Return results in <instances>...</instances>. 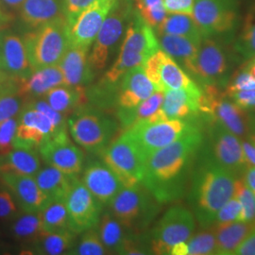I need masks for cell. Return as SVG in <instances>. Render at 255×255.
<instances>
[{"mask_svg":"<svg viewBox=\"0 0 255 255\" xmlns=\"http://www.w3.org/2000/svg\"><path fill=\"white\" fill-rule=\"evenodd\" d=\"M203 142L199 128L146 158L141 183L161 204L185 195Z\"/></svg>","mask_w":255,"mask_h":255,"instance_id":"6da1fadb","label":"cell"},{"mask_svg":"<svg viewBox=\"0 0 255 255\" xmlns=\"http://www.w3.org/2000/svg\"><path fill=\"white\" fill-rule=\"evenodd\" d=\"M237 177L212 157L203 145L189 184V202L201 228H211L219 210L234 197Z\"/></svg>","mask_w":255,"mask_h":255,"instance_id":"7a4b0ae2","label":"cell"},{"mask_svg":"<svg viewBox=\"0 0 255 255\" xmlns=\"http://www.w3.org/2000/svg\"><path fill=\"white\" fill-rule=\"evenodd\" d=\"M67 127L79 146L93 154H101L117 135L119 121L109 113L86 103L70 115Z\"/></svg>","mask_w":255,"mask_h":255,"instance_id":"3957f363","label":"cell"},{"mask_svg":"<svg viewBox=\"0 0 255 255\" xmlns=\"http://www.w3.org/2000/svg\"><path fill=\"white\" fill-rule=\"evenodd\" d=\"M128 23L119 58L103 78L110 83H119L124 74L133 67L143 66L146 60L160 49L152 27L137 9H134Z\"/></svg>","mask_w":255,"mask_h":255,"instance_id":"277c9868","label":"cell"},{"mask_svg":"<svg viewBox=\"0 0 255 255\" xmlns=\"http://www.w3.org/2000/svg\"><path fill=\"white\" fill-rule=\"evenodd\" d=\"M160 204L140 182L124 187L107 205V209L130 233L144 234L157 217Z\"/></svg>","mask_w":255,"mask_h":255,"instance_id":"5b68a950","label":"cell"},{"mask_svg":"<svg viewBox=\"0 0 255 255\" xmlns=\"http://www.w3.org/2000/svg\"><path fill=\"white\" fill-rule=\"evenodd\" d=\"M23 41L33 70L58 65L69 47L67 22L64 16L55 19L26 33Z\"/></svg>","mask_w":255,"mask_h":255,"instance_id":"8992f818","label":"cell"},{"mask_svg":"<svg viewBox=\"0 0 255 255\" xmlns=\"http://www.w3.org/2000/svg\"><path fill=\"white\" fill-rule=\"evenodd\" d=\"M197 128H199L197 124L186 119H167L159 122L140 121L125 131L146 160L155 151L172 144Z\"/></svg>","mask_w":255,"mask_h":255,"instance_id":"52a82bcc","label":"cell"},{"mask_svg":"<svg viewBox=\"0 0 255 255\" xmlns=\"http://www.w3.org/2000/svg\"><path fill=\"white\" fill-rule=\"evenodd\" d=\"M195 228V216L190 210L179 204L170 207L151 230L149 241L152 254L170 255L172 246L187 242Z\"/></svg>","mask_w":255,"mask_h":255,"instance_id":"ba28073f","label":"cell"},{"mask_svg":"<svg viewBox=\"0 0 255 255\" xmlns=\"http://www.w3.org/2000/svg\"><path fill=\"white\" fill-rule=\"evenodd\" d=\"M101 155L124 187L134 186L142 181L146 158L127 131L124 130Z\"/></svg>","mask_w":255,"mask_h":255,"instance_id":"9c48e42d","label":"cell"},{"mask_svg":"<svg viewBox=\"0 0 255 255\" xmlns=\"http://www.w3.org/2000/svg\"><path fill=\"white\" fill-rule=\"evenodd\" d=\"M133 11L131 0L116 1L95 39L91 54L88 57L94 71L105 68L110 55L122 36L126 23L131 18Z\"/></svg>","mask_w":255,"mask_h":255,"instance_id":"30bf717a","label":"cell"},{"mask_svg":"<svg viewBox=\"0 0 255 255\" xmlns=\"http://www.w3.org/2000/svg\"><path fill=\"white\" fill-rule=\"evenodd\" d=\"M238 0H195L192 16L205 38L227 35L238 21Z\"/></svg>","mask_w":255,"mask_h":255,"instance_id":"8fae6325","label":"cell"},{"mask_svg":"<svg viewBox=\"0 0 255 255\" xmlns=\"http://www.w3.org/2000/svg\"><path fill=\"white\" fill-rule=\"evenodd\" d=\"M229 62L224 48L213 38L202 40L190 75L205 86L221 87L229 82Z\"/></svg>","mask_w":255,"mask_h":255,"instance_id":"7c38bea8","label":"cell"},{"mask_svg":"<svg viewBox=\"0 0 255 255\" xmlns=\"http://www.w3.org/2000/svg\"><path fill=\"white\" fill-rule=\"evenodd\" d=\"M207 122V143H204V146L220 165L238 177L247 165L242 142L218 121Z\"/></svg>","mask_w":255,"mask_h":255,"instance_id":"4fadbf2b","label":"cell"},{"mask_svg":"<svg viewBox=\"0 0 255 255\" xmlns=\"http://www.w3.org/2000/svg\"><path fill=\"white\" fill-rule=\"evenodd\" d=\"M64 202L67 211L68 229L76 235H81L99 225L103 204L80 180L76 182Z\"/></svg>","mask_w":255,"mask_h":255,"instance_id":"5bb4252c","label":"cell"},{"mask_svg":"<svg viewBox=\"0 0 255 255\" xmlns=\"http://www.w3.org/2000/svg\"><path fill=\"white\" fill-rule=\"evenodd\" d=\"M42 160L64 173L77 175L82 172L84 153L75 146L68 136L67 130L58 131L48 138L38 148Z\"/></svg>","mask_w":255,"mask_h":255,"instance_id":"9a60e30c","label":"cell"},{"mask_svg":"<svg viewBox=\"0 0 255 255\" xmlns=\"http://www.w3.org/2000/svg\"><path fill=\"white\" fill-rule=\"evenodd\" d=\"M117 0H98L67 25L69 46L88 51Z\"/></svg>","mask_w":255,"mask_h":255,"instance_id":"2e32d148","label":"cell"},{"mask_svg":"<svg viewBox=\"0 0 255 255\" xmlns=\"http://www.w3.org/2000/svg\"><path fill=\"white\" fill-rule=\"evenodd\" d=\"M58 131L61 130L55 128L46 114L25 104L19 114L12 146L38 150L39 146Z\"/></svg>","mask_w":255,"mask_h":255,"instance_id":"e0dca14e","label":"cell"},{"mask_svg":"<svg viewBox=\"0 0 255 255\" xmlns=\"http://www.w3.org/2000/svg\"><path fill=\"white\" fill-rule=\"evenodd\" d=\"M82 182L103 205H108L124 188L118 176L103 161H92L87 164Z\"/></svg>","mask_w":255,"mask_h":255,"instance_id":"ac0fdd59","label":"cell"},{"mask_svg":"<svg viewBox=\"0 0 255 255\" xmlns=\"http://www.w3.org/2000/svg\"><path fill=\"white\" fill-rule=\"evenodd\" d=\"M155 91L157 89L147 78L143 66L129 69L119 81L117 112L135 108Z\"/></svg>","mask_w":255,"mask_h":255,"instance_id":"d6986e66","label":"cell"},{"mask_svg":"<svg viewBox=\"0 0 255 255\" xmlns=\"http://www.w3.org/2000/svg\"><path fill=\"white\" fill-rule=\"evenodd\" d=\"M7 183L22 212L39 213L50 203L34 177L14 173L0 174Z\"/></svg>","mask_w":255,"mask_h":255,"instance_id":"ffe728a7","label":"cell"},{"mask_svg":"<svg viewBox=\"0 0 255 255\" xmlns=\"http://www.w3.org/2000/svg\"><path fill=\"white\" fill-rule=\"evenodd\" d=\"M0 64L4 72L19 80L32 73L23 38L11 32L0 33Z\"/></svg>","mask_w":255,"mask_h":255,"instance_id":"44dd1931","label":"cell"},{"mask_svg":"<svg viewBox=\"0 0 255 255\" xmlns=\"http://www.w3.org/2000/svg\"><path fill=\"white\" fill-rule=\"evenodd\" d=\"M65 85L64 75L59 65L33 70L27 78L19 81V94L25 103L41 99L52 88Z\"/></svg>","mask_w":255,"mask_h":255,"instance_id":"7402d4cb","label":"cell"},{"mask_svg":"<svg viewBox=\"0 0 255 255\" xmlns=\"http://www.w3.org/2000/svg\"><path fill=\"white\" fill-rule=\"evenodd\" d=\"M58 65L64 75L65 85L86 87L95 78L85 49L69 46Z\"/></svg>","mask_w":255,"mask_h":255,"instance_id":"603a6c76","label":"cell"},{"mask_svg":"<svg viewBox=\"0 0 255 255\" xmlns=\"http://www.w3.org/2000/svg\"><path fill=\"white\" fill-rule=\"evenodd\" d=\"M34 179L50 202L65 201L69 192L79 181L77 175L64 173L47 164L39 169Z\"/></svg>","mask_w":255,"mask_h":255,"instance_id":"cb8c5ba5","label":"cell"},{"mask_svg":"<svg viewBox=\"0 0 255 255\" xmlns=\"http://www.w3.org/2000/svg\"><path fill=\"white\" fill-rule=\"evenodd\" d=\"M98 230L108 255H125L130 239L136 235L125 228L109 209L101 214Z\"/></svg>","mask_w":255,"mask_h":255,"instance_id":"d4e9b609","label":"cell"},{"mask_svg":"<svg viewBox=\"0 0 255 255\" xmlns=\"http://www.w3.org/2000/svg\"><path fill=\"white\" fill-rule=\"evenodd\" d=\"M20 18L31 28H37L64 16L61 0H25L19 9Z\"/></svg>","mask_w":255,"mask_h":255,"instance_id":"484cf974","label":"cell"},{"mask_svg":"<svg viewBox=\"0 0 255 255\" xmlns=\"http://www.w3.org/2000/svg\"><path fill=\"white\" fill-rule=\"evenodd\" d=\"M41 168V156L36 149L12 147L0 154V174L14 173L34 177Z\"/></svg>","mask_w":255,"mask_h":255,"instance_id":"4316f807","label":"cell"},{"mask_svg":"<svg viewBox=\"0 0 255 255\" xmlns=\"http://www.w3.org/2000/svg\"><path fill=\"white\" fill-rule=\"evenodd\" d=\"M162 90H186L195 95H202V88L186 73L182 66L164 52L159 68Z\"/></svg>","mask_w":255,"mask_h":255,"instance_id":"83f0119b","label":"cell"},{"mask_svg":"<svg viewBox=\"0 0 255 255\" xmlns=\"http://www.w3.org/2000/svg\"><path fill=\"white\" fill-rule=\"evenodd\" d=\"M201 96L182 89L165 90L161 108L168 119H186L195 117L200 113Z\"/></svg>","mask_w":255,"mask_h":255,"instance_id":"f1b7e54d","label":"cell"},{"mask_svg":"<svg viewBox=\"0 0 255 255\" xmlns=\"http://www.w3.org/2000/svg\"><path fill=\"white\" fill-rule=\"evenodd\" d=\"M255 229V221H234L215 225L217 238V255H232L248 236Z\"/></svg>","mask_w":255,"mask_h":255,"instance_id":"f546056e","label":"cell"},{"mask_svg":"<svg viewBox=\"0 0 255 255\" xmlns=\"http://www.w3.org/2000/svg\"><path fill=\"white\" fill-rule=\"evenodd\" d=\"M158 41L160 48L181 64L190 75L201 45L186 37L170 34H159Z\"/></svg>","mask_w":255,"mask_h":255,"instance_id":"4dcf8cb0","label":"cell"},{"mask_svg":"<svg viewBox=\"0 0 255 255\" xmlns=\"http://www.w3.org/2000/svg\"><path fill=\"white\" fill-rule=\"evenodd\" d=\"M45 100L55 111L64 116L71 115L75 110L87 103L86 89L80 86L60 85L47 92Z\"/></svg>","mask_w":255,"mask_h":255,"instance_id":"1f68e13d","label":"cell"},{"mask_svg":"<svg viewBox=\"0 0 255 255\" xmlns=\"http://www.w3.org/2000/svg\"><path fill=\"white\" fill-rule=\"evenodd\" d=\"M76 235L72 231L42 235L33 243H31V252L36 255H69L75 246Z\"/></svg>","mask_w":255,"mask_h":255,"instance_id":"d6a6232c","label":"cell"},{"mask_svg":"<svg viewBox=\"0 0 255 255\" xmlns=\"http://www.w3.org/2000/svg\"><path fill=\"white\" fill-rule=\"evenodd\" d=\"M159 34H170L186 37L201 45L204 37L192 15L173 13L164 18L157 27Z\"/></svg>","mask_w":255,"mask_h":255,"instance_id":"836d02e7","label":"cell"},{"mask_svg":"<svg viewBox=\"0 0 255 255\" xmlns=\"http://www.w3.org/2000/svg\"><path fill=\"white\" fill-rule=\"evenodd\" d=\"M9 223L10 237L19 242L31 244L43 235L40 212H21Z\"/></svg>","mask_w":255,"mask_h":255,"instance_id":"e575fe53","label":"cell"},{"mask_svg":"<svg viewBox=\"0 0 255 255\" xmlns=\"http://www.w3.org/2000/svg\"><path fill=\"white\" fill-rule=\"evenodd\" d=\"M164 92L155 91L149 98L142 101L137 107L129 111L117 112V119L121 128L126 130L133 124L151 117L155 112L162 107Z\"/></svg>","mask_w":255,"mask_h":255,"instance_id":"d590c367","label":"cell"},{"mask_svg":"<svg viewBox=\"0 0 255 255\" xmlns=\"http://www.w3.org/2000/svg\"><path fill=\"white\" fill-rule=\"evenodd\" d=\"M40 217L43 235L68 230V218L64 201L50 202L40 212Z\"/></svg>","mask_w":255,"mask_h":255,"instance_id":"8d00e7d4","label":"cell"},{"mask_svg":"<svg viewBox=\"0 0 255 255\" xmlns=\"http://www.w3.org/2000/svg\"><path fill=\"white\" fill-rule=\"evenodd\" d=\"M235 50L245 60L255 56V4L247 13L241 32L235 43Z\"/></svg>","mask_w":255,"mask_h":255,"instance_id":"74e56055","label":"cell"},{"mask_svg":"<svg viewBox=\"0 0 255 255\" xmlns=\"http://www.w3.org/2000/svg\"><path fill=\"white\" fill-rule=\"evenodd\" d=\"M78 244H75L69 255H108L101 241L98 226L82 233Z\"/></svg>","mask_w":255,"mask_h":255,"instance_id":"f35d334b","label":"cell"},{"mask_svg":"<svg viewBox=\"0 0 255 255\" xmlns=\"http://www.w3.org/2000/svg\"><path fill=\"white\" fill-rule=\"evenodd\" d=\"M234 197L237 198L241 205V213L238 221H255V196L247 186L242 179L237 178L235 184Z\"/></svg>","mask_w":255,"mask_h":255,"instance_id":"ab89813d","label":"cell"},{"mask_svg":"<svg viewBox=\"0 0 255 255\" xmlns=\"http://www.w3.org/2000/svg\"><path fill=\"white\" fill-rule=\"evenodd\" d=\"M188 255H217V238L214 229H204L188 241Z\"/></svg>","mask_w":255,"mask_h":255,"instance_id":"60d3db41","label":"cell"},{"mask_svg":"<svg viewBox=\"0 0 255 255\" xmlns=\"http://www.w3.org/2000/svg\"><path fill=\"white\" fill-rule=\"evenodd\" d=\"M21 212L13 194L0 176V221L9 222Z\"/></svg>","mask_w":255,"mask_h":255,"instance_id":"b9f144b4","label":"cell"},{"mask_svg":"<svg viewBox=\"0 0 255 255\" xmlns=\"http://www.w3.org/2000/svg\"><path fill=\"white\" fill-rule=\"evenodd\" d=\"M253 89H255V78L249 73L245 67H243L241 70L237 71L227 83L225 95L229 96L236 92Z\"/></svg>","mask_w":255,"mask_h":255,"instance_id":"7bdbcfd3","label":"cell"},{"mask_svg":"<svg viewBox=\"0 0 255 255\" xmlns=\"http://www.w3.org/2000/svg\"><path fill=\"white\" fill-rule=\"evenodd\" d=\"M17 124L18 116L0 123V154L8 152L13 147L12 143L15 136Z\"/></svg>","mask_w":255,"mask_h":255,"instance_id":"ee69618b","label":"cell"},{"mask_svg":"<svg viewBox=\"0 0 255 255\" xmlns=\"http://www.w3.org/2000/svg\"><path fill=\"white\" fill-rule=\"evenodd\" d=\"M140 15L151 27H157L166 17L163 0H159L154 4L137 9Z\"/></svg>","mask_w":255,"mask_h":255,"instance_id":"f6af8a7d","label":"cell"},{"mask_svg":"<svg viewBox=\"0 0 255 255\" xmlns=\"http://www.w3.org/2000/svg\"><path fill=\"white\" fill-rule=\"evenodd\" d=\"M241 213V205L237 198L233 197L229 200L217 213L214 225H220L238 221Z\"/></svg>","mask_w":255,"mask_h":255,"instance_id":"bcb514c9","label":"cell"},{"mask_svg":"<svg viewBox=\"0 0 255 255\" xmlns=\"http://www.w3.org/2000/svg\"><path fill=\"white\" fill-rule=\"evenodd\" d=\"M98 0H62L63 13L67 25H70L82 10L87 9Z\"/></svg>","mask_w":255,"mask_h":255,"instance_id":"7dc6e473","label":"cell"},{"mask_svg":"<svg viewBox=\"0 0 255 255\" xmlns=\"http://www.w3.org/2000/svg\"><path fill=\"white\" fill-rule=\"evenodd\" d=\"M228 97L241 109L255 112V89L236 92L229 95Z\"/></svg>","mask_w":255,"mask_h":255,"instance_id":"c3c4849f","label":"cell"},{"mask_svg":"<svg viewBox=\"0 0 255 255\" xmlns=\"http://www.w3.org/2000/svg\"><path fill=\"white\" fill-rule=\"evenodd\" d=\"M195 0H163L167 13H182L192 15Z\"/></svg>","mask_w":255,"mask_h":255,"instance_id":"681fc988","label":"cell"},{"mask_svg":"<svg viewBox=\"0 0 255 255\" xmlns=\"http://www.w3.org/2000/svg\"><path fill=\"white\" fill-rule=\"evenodd\" d=\"M25 0H0V11L11 23Z\"/></svg>","mask_w":255,"mask_h":255,"instance_id":"f907efd6","label":"cell"},{"mask_svg":"<svg viewBox=\"0 0 255 255\" xmlns=\"http://www.w3.org/2000/svg\"><path fill=\"white\" fill-rule=\"evenodd\" d=\"M234 255H255V229L237 247Z\"/></svg>","mask_w":255,"mask_h":255,"instance_id":"816d5d0a","label":"cell"},{"mask_svg":"<svg viewBox=\"0 0 255 255\" xmlns=\"http://www.w3.org/2000/svg\"><path fill=\"white\" fill-rule=\"evenodd\" d=\"M241 175H242L241 177L242 181L252 190L255 196V166L247 164Z\"/></svg>","mask_w":255,"mask_h":255,"instance_id":"f5cc1de1","label":"cell"},{"mask_svg":"<svg viewBox=\"0 0 255 255\" xmlns=\"http://www.w3.org/2000/svg\"><path fill=\"white\" fill-rule=\"evenodd\" d=\"M242 147L246 164L255 166V146L249 141H242Z\"/></svg>","mask_w":255,"mask_h":255,"instance_id":"db71d44e","label":"cell"},{"mask_svg":"<svg viewBox=\"0 0 255 255\" xmlns=\"http://www.w3.org/2000/svg\"><path fill=\"white\" fill-rule=\"evenodd\" d=\"M247 137L248 141L255 146V115H249Z\"/></svg>","mask_w":255,"mask_h":255,"instance_id":"11a10c76","label":"cell"},{"mask_svg":"<svg viewBox=\"0 0 255 255\" xmlns=\"http://www.w3.org/2000/svg\"><path fill=\"white\" fill-rule=\"evenodd\" d=\"M171 255H188V245L187 242L177 243L170 250Z\"/></svg>","mask_w":255,"mask_h":255,"instance_id":"9f6ffc18","label":"cell"},{"mask_svg":"<svg viewBox=\"0 0 255 255\" xmlns=\"http://www.w3.org/2000/svg\"><path fill=\"white\" fill-rule=\"evenodd\" d=\"M134 1L136 2L137 9H140V8L146 7V6H148V5L154 4L159 0H134Z\"/></svg>","mask_w":255,"mask_h":255,"instance_id":"6f0895ef","label":"cell"},{"mask_svg":"<svg viewBox=\"0 0 255 255\" xmlns=\"http://www.w3.org/2000/svg\"><path fill=\"white\" fill-rule=\"evenodd\" d=\"M244 67L249 71V73L251 74L254 78H255V63L252 62L251 60L247 63Z\"/></svg>","mask_w":255,"mask_h":255,"instance_id":"680465c9","label":"cell"},{"mask_svg":"<svg viewBox=\"0 0 255 255\" xmlns=\"http://www.w3.org/2000/svg\"><path fill=\"white\" fill-rule=\"evenodd\" d=\"M9 24L7 22V20L5 19V17L2 15V13L0 12V29L3 30L6 27H8Z\"/></svg>","mask_w":255,"mask_h":255,"instance_id":"91938a15","label":"cell"},{"mask_svg":"<svg viewBox=\"0 0 255 255\" xmlns=\"http://www.w3.org/2000/svg\"><path fill=\"white\" fill-rule=\"evenodd\" d=\"M5 74L7 73H6V72H4V71L2 70V67H1V64H0V77H2V76H3V75H5Z\"/></svg>","mask_w":255,"mask_h":255,"instance_id":"94428289","label":"cell"},{"mask_svg":"<svg viewBox=\"0 0 255 255\" xmlns=\"http://www.w3.org/2000/svg\"><path fill=\"white\" fill-rule=\"evenodd\" d=\"M252 62H254V63H255V56L254 57V58H252V59H250Z\"/></svg>","mask_w":255,"mask_h":255,"instance_id":"6125c7cd","label":"cell"},{"mask_svg":"<svg viewBox=\"0 0 255 255\" xmlns=\"http://www.w3.org/2000/svg\"><path fill=\"white\" fill-rule=\"evenodd\" d=\"M0 33H1V29H0Z\"/></svg>","mask_w":255,"mask_h":255,"instance_id":"be15d7a7","label":"cell"}]
</instances>
